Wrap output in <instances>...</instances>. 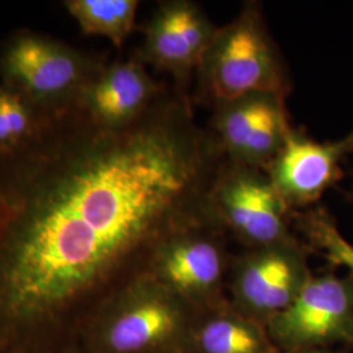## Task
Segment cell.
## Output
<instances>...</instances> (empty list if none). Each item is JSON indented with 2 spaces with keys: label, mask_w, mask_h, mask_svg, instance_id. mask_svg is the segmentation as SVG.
Segmentation results:
<instances>
[{
  "label": "cell",
  "mask_w": 353,
  "mask_h": 353,
  "mask_svg": "<svg viewBox=\"0 0 353 353\" xmlns=\"http://www.w3.org/2000/svg\"><path fill=\"white\" fill-rule=\"evenodd\" d=\"M68 353H71V352H68Z\"/></svg>",
  "instance_id": "18"
},
{
  "label": "cell",
  "mask_w": 353,
  "mask_h": 353,
  "mask_svg": "<svg viewBox=\"0 0 353 353\" xmlns=\"http://www.w3.org/2000/svg\"><path fill=\"white\" fill-rule=\"evenodd\" d=\"M268 336L287 352L353 341V278L312 276L297 299L267 322Z\"/></svg>",
  "instance_id": "7"
},
{
  "label": "cell",
  "mask_w": 353,
  "mask_h": 353,
  "mask_svg": "<svg viewBox=\"0 0 353 353\" xmlns=\"http://www.w3.org/2000/svg\"><path fill=\"white\" fill-rule=\"evenodd\" d=\"M189 303L148 272L105 306L92 328L94 353L164 352L189 331Z\"/></svg>",
  "instance_id": "2"
},
{
  "label": "cell",
  "mask_w": 353,
  "mask_h": 353,
  "mask_svg": "<svg viewBox=\"0 0 353 353\" xmlns=\"http://www.w3.org/2000/svg\"><path fill=\"white\" fill-rule=\"evenodd\" d=\"M6 85L0 84V159L7 157L14 152L12 131L6 105Z\"/></svg>",
  "instance_id": "16"
},
{
  "label": "cell",
  "mask_w": 353,
  "mask_h": 353,
  "mask_svg": "<svg viewBox=\"0 0 353 353\" xmlns=\"http://www.w3.org/2000/svg\"><path fill=\"white\" fill-rule=\"evenodd\" d=\"M64 7L87 36L108 38L121 48L135 26L137 0H67Z\"/></svg>",
  "instance_id": "14"
},
{
  "label": "cell",
  "mask_w": 353,
  "mask_h": 353,
  "mask_svg": "<svg viewBox=\"0 0 353 353\" xmlns=\"http://www.w3.org/2000/svg\"><path fill=\"white\" fill-rule=\"evenodd\" d=\"M352 150L353 134L339 141L319 143L292 127L265 173L290 211L303 208L316 203L339 178L341 160Z\"/></svg>",
  "instance_id": "11"
},
{
  "label": "cell",
  "mask_w": 353,
  "mask_h": 353,
  "mask_svg": "<svg viewBox=\"0 0 353 353\" xmlns=\"http://www.w3.org/2000/svg\"><path fill=\"white\" fill-rule=\"evenodd\" d=\"M208 211L165 236L150 254L148 272L189 305L211 303L219 294L227 259L211 230Z\"/></svg>",
  "instance_id": "6"
},
{
  "label": "cell",
  "mask_w": 353,
  "mask_h": 353,
  "mask_svg": "<svg viewBox=\"0 0 353 353\" xmlns=\"http://www.w3.org/2000/svg\"><path fill=\"white\" fill-rule=\"evenodd\" d=\"M101 68L80 51L32 32L11 38L0 54L3 84L21 94L39 114L77 106Z\"/></svg>",
  "instance_id": "4"
},
{
  "label": "cell",
  "mask_w": 353,
  "mask_h": 353,
  "mask_svg": "<svg viewBox=\"0 0 353 353\" xmlns=\"http://www.w3.org/2000/svg\"><path fill=\"white\" fill-rule=\"evenodd\" d=\"M201 353H272L268 334L243 314L224 313L208 318L195 334Z\"/></svg>",
  "instance_id": "13"
},
{
  "label": "cell",
  "mask_w": 353,
  "mask_h": 353,
  "mask_svg": "<svg viewBox=\"0 0 353 353\" xmlns=\"http://www.w3.org/2000/svg\"><path fill=\"white\" fill-rule=\"evenodd\" d=\"M203 88L216 106L255 93L285 97L287 77L256 4L219 28L201 68Z\"/></svg>",
  "instance_id": "3"
},
{
  "label": "cell",
  "mask_w": 353,
  "mask_h": 353,
  "mask_svg": "<svg viewBox=\"0 0 353 353\" xmlns=\"http://www.w3.org/2000/svg\"><path fill=\"white\" fill-rule=\"evenodd\" d=\"M160 85L140 58L103 65L83 92L79 108L99 126H128L160 100Z\"/></svg>",
  "instance_id": "12"
},
{
  "label": "cell",
  "mask_w": 353,
  "mask_h": 353,
  "mask_svg": "<svg viewBox=\"0 0 353 353\" xmlns=\"http://www.w3.org/2000/svg\"><path fill=\"white\" fill-rule=\"evenodd\" d=\"M208 211L250 248L294 240L288 229L290 210L268 174L228 160L208 194Z\"/></svg>",
  "instance_id": "5"
},
{
  "label": "cell",
  "mask_w": 353,
  "mask_h": 353,
  "mask_svg": "<svg viewBox=\"0 0 353 353\" xmlns=\"http://www.w3.org/2000/svg\"><path fill=\"white\" fill-rule=\"evenodd\" d=\"M288 353H332L326 348H309V350H299V351H292Z\"/></svg>",
  "instance_id": "17"
},
{
  "label": "cell",
  "mask_w": 353,
  "mask_h": 353,
  "mask_svg": "<svg viewBox=\"0 0 353 353\" xmlns=\"http://www.w3.org/2000/svg\"><path fill=\"white\" fill-rule=\"evenodd\" d=\"M312 278L296 240L252 248L234 265L232 290L243 316L267 322L284 312Z\"/></svg>",
  "instance_id": "8"
},
{
  "label": "cell",
  "mask_w": 353,
  "mask_h": 353,
  "mask_svg": "<svg viewBox=\"0 0 353 353\" xmlns=\"http://www.w3.org/2000/svg\"><path fill=\"white\" fill-rule=\"evenodd\" d=\"M303 227L310 240L325 252L328 259L335 265L350 268L353 278V245L343 237L326 214L312 212L305 219Z\"/></svg>",
  "instance_id": "15"
},
{
  "label": "cell",
  "mask_w": 353,
  "mask_h": 353,
  "mask_svg": "<svg viewBox=\"0 0 353 353\" xmlns=\"http://www.w3.org/2000/svg\"><path fill=\"white\" fill-rule=\"evenodd\" d=\"M214 137L229 161L267 172L290 134L284 97L255 93L216 106Z\"/></svg>",
  "instance_id": "9"
},
{
  "label": "cell",
  "mask_w": 353,
  "mask_h": 353,
  "mask_svg": "<svg viewBox=\"0 0 353 353\" xmlns=\"http://www.w3.org/2000/svg\"><path fill=\"white\" fill-rule=\"evenodd\" d=\"M217 30L198 4L165 1L145 26L143 59L185 83L201 68Z\"/></svg>",
  "instance_id": "10"
},
{
  "label": "cell",
  "mask_w": 353,
  "mask_h": 353,
  "mask_svg": "<svg viewBox=\"0 0 353 353\" xmlns=\"http://www.w3.org/2000/svg\"><path fill=\"white\" fill-rule=\"evenodd\" d=\"M223 157L185 99L119 128L79 105L43 114L0 159V330L62 316L204 214Z\"/></svg>",
  "instance_id": "1"
}]
</instances>
